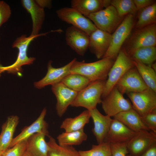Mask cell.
Instances as JSON below:
<instances>
[{"mask_svg":"<svg viewBox=\"0 0 156 156\" xmlns=\"http://www.w3.org/2000/svg\"><path fill=\"white\" fill-rule=\"evenodd\" d=\"M114 60L105 57L95 62L86 63L84 61H77L75 58L70 72L82 75L87 78L91 82L99 80H106Z\"/></svg>","mask_w":156,"mask_h":156,"instance_id":"obj_1","label":"cell"},{"mask_svg":"<svg viewBox=\"0 0 156 156\" xmlns=\"http://www.w3.org/2000/svg\"><path fill=\"white\" fill-rule=\"evenodd\" d=\"M47 33L40 34L36 36L31 35L29 37L23 35L17 38L12 45L13 48H16L18 50L16 60L14 63L10 66H3L0 65V77L1 74L5 72L8 73L21 75L23 72L22 66L31 64L36 60L34 57H29L27 56V49L29 44L36 37L45 35Z\"/></svg>","mask_w":156,"mask_h":156,"instance_id":"obj_2","label":"cell"},{"mask_svg":"<svg viewBox=\"0 0 156 156\" xmlns=\"http://www.w3.org/2000/svg\"><path fill=\"white\" fill-rule=\"evenodd\" d=\"M106 80H99L90 83L78 92L70 106L83 107L88 110L96 108L97 105L101 103Z\"/></svg>","mask_w":156,"mask_h":156,"instance_id":"obj_3","label":"cell"},{"mask_svg":"<svg viewBox=\"0 0 156 156\" xmlns=\"http://www.w3.org/2000/svg\"><path fill=\"white\" fill-rule=\"evenodd\" d=\"M134 67L132 60L125 51L120 50L108 74L101 98L105 97L124 74Z\"/></svg>","mask_w":156,"mask_h":156,"instance_id":"obj_4","label":"cell"},{"mask_svg":"<svg viewBox=\"0 0 156 156\" xmlns=\"http://www.w3.org/2000/svg\"><path fill=\"white\" fill-rule=\"evenodd\" d=\"M134 23L133 16L130 14L125 16L112 34L110 44L103 57H108L115 60L123 43L129 36Z\"/></svg>","mask_w":156,"mask_h":156,"instance_id":"obj_5","label":"cell"},{"mask_svg":"<svg viewBox=\"0 0 156 156\" xmlns=\"http://www.w3.org/2000/svg\"><path fill=\"white\" fill-rule=\"evenodd\" d=\"M86 17L92 21L97 29L110 34L114 32L123 19L111 5Z\"/></svg>","mask_w":156,"mask_h":156,"instance_id":"obj_6","label":"cell"},{"mask_svg":"<svg viewBox=\"0 0 156 156\" xmlns=\"http://www.w3.org/2000/svg\"><path fill=\"white\" fill-rule=\"evenodd\" d=\"M56 13L62 21L82 30L89 36L97 29L91 20L71 7L61 8Z\"/></svg>","mask_w":156,"mask_h":156,"instance_id":"obj_7","label":"cell"},{"mask_svg":"<svg viewBox=\"0 0 156 156\" xmlns=\"http://www.w3.org/2000/svg\"><path fill=\"white\" fill-rule=\"evenodd\" d=\"M101 103L106 115L111 117L133 109L131 103L124 97L116 87L102 99Z\"/></svg>","mask_w":156,"mask_h":156,"instance_id":"obj_8","label":"cell"},{"mask_svg":"<svg viewBox=\"0 0 156 156\" xmlns=\"http://www.w3.org/2000/svg\"><path fill=\"white\" fill-rule=\"evenodd\" d=\"M126 94L132 102L133 109L141 118L156 109V92L150 88Z\"/></svg>","mask_w":156,"mask_h":156,"instance_id":"obj_9","label":"cell"},{"mask_svg":"<svg viewBox=\"0 0 156 156\" xmlns=\"http://www.w3.org/2000/svg\"><path fill=\"white\" fill-rule=\"evenodd\" d=\"M156 25L153 24L137 29L132 35L124 50L127 53L142 47L155 46Z\"/></svg>","mask_w":156,"mask_h":156,"instance_id":"obj_10","label":"cell"},{"mask_svg":"<svg viewBox=\"0 0 156 156\" xmlns=\"http://www.w3.org/2000/svg\"><path fill=\"white\" fill-rule=\"evenodd\" d=\"M155 144L156 133L146 129L140 130L127 142L128 153L131 156H139Z\"/></svg>","mask_w":156,"mask_h":156,"instance_id":"obj_11","label":"cell"},{"mask_svg":"<svg viewBox=\"0 0 156 156\" xmlns=\"http://www.w3.org/2000/svg\"><path fill=\"white\" fill-rule=\"evenodd\" d=\"M115 87L122 94L140 92L148 88L135 66L124 74Z\"/></svg>","mask_w":156,"mask_h":156,"instance_id":"obj_12","label":"cell"},{"mask_svg":"<svg viewBox=\"0 0 156 156\" xmlns=\"http://www.w3.org/2000/svg\"><path fill=\"white\" fill-rule=\"evenodd\" d=\"M51 89L57 99L55 108L57 114L61 117L74 101L78 92L70 89L61 82L52 85Z\"/></svg>","mask_w":156,"mask_h":156,"instance_id":"obj_13","label":"cell"},{"mask_svg":"<svg viewBox=\"0 0 156 156\" xmlns=\"http://www.w3.org/2000/svg\"><path fill=\"white\" fill-rule=\"evenodd\" d=\"M66 44L77 54L83 56L88 48L89 36L82 30L71 26L65 32Z\"/></svg>","mask_w":156,"mask_h":156,"instance_id":"obj_14","label":"cell"},{"mask_svg":"<svg viewBox=\"0 0 156 156\" xmlns=\"http://www.w3.org/2000/svg\"><path fill=\"white\" fill-rule=\"evenodd\" d=\"M74 59L65 65L59 68L53 67L51 65L52 62L49 61L48 63L46 75L40 80L34 82V86L37 89H41L47 86H52L61 82L64 78L70 73V68Z\"/></svg>","mask_w":156,"mask_h":156,"instance_id":"obj_15","label":"cell"},{"mask_svg":"<svg viewBox=\"0 0 156 156\" xmlns=\"http://www.w3.org/2000/svg\"><path fill=\"white\" fill-rule=\"evenodd\" d=\"M89 36L88 48L97 58H103L110 44L112 34L97 29Z\"/></svg>","mask_w":156,"mask_h":156,"instance_id":"obj_16","label":"cell"},{"mask_svg":"<svg viewBox=\"0 0 156 156\" xmlns=\"http://www.w3.org/2000/svg\"><path fill=\"white\" fill-rule=\"evenodd\" d=\"M94 123L92 132L98 144L104 142L112 120L111 117L101 114L96 108L89 110Z\"/></svg>","mask_w":156,"mask_h":156,"instance_id":"obj_17","label":"cell"},{"mask_svg":"<svg viewBox=\"0 0 156 156\" xmlns=\"http://www.w3.org/2000/svg\"><path fill=\"white\" fill-rule=\"evenodd\" d=\"M135 133L120 121L113 118L104 142L109 143H127Z\"/></svg>","mask_w":156,"mask_h":156,"instance_id":"obj_18","label":"cell"},{"mask_svg":"<svg viewBox=\"0 0 156 156\" xmlns=\"http://www.w3.org/2000/svg\"><path fill=\"white\" fill-rule=\"evenodd\" d=\"M47 109L44 108L38 118L31 125L24 128L21 133L13 138L10 148L16 144L27 139L34 134L48 131V124L44 120Z\"/></svg>","mask_w":156,"mask_h":156,"instance_id":"obj_19","label":"cell"},{"mask_svg":"<svg viewBox=\"0 0 156 156\" xmlns=\"http://www.w3.org/2000/svg\"><path fill=\"white\" fill-rule=\"evenodd\" d=\"M21 2L23 6L30 14L31 16L33 25L31 35H38L45 18L44 8L36 0H22Z\"/></svg>","mask_w":156,"mask_h":156,"instance_id":"obj_20","label":"cell"},{"mask_svg":"<svg viewBox=\"0 0 156 156\" xmlns=\"http://www.w3.org/2000/svg\"><path fill=\"white\" fill-rule=\"evenodd\" d=\"M48 131L34 134L27 140L26 151L32 156H48L49 146L45 140Z\"/></svg>","mask_w":156,"mask_h":156,"instance_id":"obj_21","label":"cell"},{"mask_svg":"<svg viewBox=\"0 0 156 156\" xmlns=\"http://www.w3.org/2000/svg\"><path fill=\"white\" fill-rule=\"evenodd\" d=\"M111 0H72L71 7L76 10L86 17L110 5Z\"/></svg>","mask_w":156,"mask_h":156,"instance_id":"obj_22","label":"cell"},{"mask_svg":"<svg viewBox=\"0 0 156 156\" xmlns=\"http://www.w3.org/2000/svg\"><path fill=\"white\" fill-rule=\"evenodd\" d=\"M19 122L16 115L8 116L1 127L0 134V150L3 152L9 148L13 136Z\"/></svg>","mask_w":156,"mask_h":156,"instance_id":"obj_23","label":"cell"},{"mask_svg":"<svg viewBox=\"0 0 156 156\" xmlns=\"http://www.w3.org/2000/svg\"><path fill=\"white\" fill-rule=\"evenodd\" d=\"M113 118L134 132L142 129L150 131L144 124L140 116L133 109L120 112L114 116Z\"/></svg>","mask_w":156,"mask_h":156,"instance_id":"obj_24","label":"cell"},{"mask_svg":"<svg viewBox=\"0 0 156 156\" xmlns=\"http://www.w3.org/2000/svg\"><path fill=\"white\" fill-rule=\"evenodd\" d=\"M91 118L89 110H84L78 116L74 118H67L62 122L60 128L65 132H71L83 129L88 123Z\"/></svg>","mask_w":156,"mask_h":156,"instance_id":"obj_25","label":"cell"},{"mask_svg":"<svg viewBox=\"0 0 156 156\" xmlns=\"http://www.w3.org/2000/svg\"><path fill=\"white\" fill-rule=\"evenodd\" d=\"M127 54L132 60H137L151 67L156 59V48L155 46L142 47Z\"/></svg>","mask_w":156,"mask_h":156,"instance_id":"obj_26","label":"cell"},{"mask_svg":"<svg viewBox=\"0 0 156 156\" xmlns=\"http://www.w3.org/2000/svg\"><path fill=\"white\" fill-rule=\"evenodd\" d=\"M83 129L73 131L63 132L57 137L58 144L62 146H73L81 144L87 139Z\"/></svg>","mask_w":156,"mask_h":156,"instance_id":"obj_27","label":"cell"},{"mask_svg":"<svg viewBox=\"0 0 156 156\" xmlns=\"http://www.w3.org/2000/svg\"><path fill=\"white\" fill-rule=\"evenodd\" d=\"M143 81L150 89L156 92V73L151 67L144 64L137 60H132Z\"/></svg>","mask_w":156,"mask_h":156,"instance_id":"obj_28","label":"cell"},{"mask_svg":"<svg viewBox=\"0 0 156 156\" xmlns=\"http://www.w3.org/2000/svg\"><path fill=\"white\" fill-rule=\"evenodd\" d=\"M48 156H80L78 151L73 146L59 145L52 136L48 135Z\"/></svg>","mask_w":156,"mask_h":156,"instance_id":"obj_29","label":"cell"},{"mask_svg":"<svg viewBox=\"0 0 156 156\" xmlns=\"http://www.w3.org/2000/svg\"><path fill=\"white\" fill-rule=\"evenodd\" d=\"M138 20L135 25L137 29L156 23V3L155 2L152 5L140 10Z\"/></svg>","mask_w":156,"mask_h":156,"instance_id":"obj_30","label":"cell"},{"mask_svg":"<svg viewBox=\"0 0 156 156\" xmlns=\"http://www.w3.org/2000/svg\"><path fill=\"white\" fill-rule=\"evenodd\" d=\"M61 82L70 89L79 92L91 83L85 76L77 73H70L62 80Z\"/></svg>","mask_w":156,"mask_h":156,"instance_id":"obj_31","label":"cell"},{"mask_svg":"<svg viewBox=\"0 0 156 156\" xmlns=\"http://www.w3.org/2000/svg\"><path fill=\"white\" fill-rule=\"evenodd\" d=\"M110 5L114 7L119 16L122 18L130 14L134 16L138 11L133 0H111Z\"/></svg>","mask_w":156,"mask_h":156,"instance_id":"obj_32","label":"cell"},{"mask_svg":"<svg viewBox=\"0 0 156 156\" xmlns=\"http://www.w3.org/2000/svg\"><path fill=\"white\" fill-rule=\"evenodd\" d=\"M80 156H111L110 143L104 142L93 145L91 149L86 151H78Z\"/></svg>","mask_w":156,"mask_h":156,"instance_id":"obj_33","label":"cell"},{"mask_svg":"<svg viewBox=\"0 0 156 156\" xmlns=\"http://www.w3.org/2000/svg\"><path fill=\"white\" fill-rule=\"evenodd\" d=\"M27 140L22 141L8 148L2 156H22L27 150Z\"/></svg>","mask_w":156,"mask_h":156,"instance_id":"obj_34","label":"cell"},{"mask_svg":"<svg viewBox=\"0 0 156 156\" xmlns=\"http://www.w3.org/2000/svg\"><path fill=\"white\" fill-rule=\"evenodd\" d=\"M141 118L144 124L148 129L156 133V109Z\"/></svg>","mask_w":156,"mask_h":156,"instance_id":"obj_35","label":"cell"},{"mask_svg":"<svg viewBox=\"0 0 156 156\" xmlns=\"http://www.w3.org/2000/svg\"><path fill=\"white\" fill-rule=\"evenodd\" d=\"M127 143H110L111 156H126L128 153Z\"/></svg>","mask_w":156,"mask_h":156,"instance_id":"obj_36","label":"cell"},{"mask_svg":"<svg viewBox=\"0 0 156 156\" xmlns=\"http://www.w3.org/2000/svg\"><path fill=\"white\" fill-rule=\"evenodd\" d=\"M11 14L9 5L3 1H0V27L6 22Z\"/></svg>","mask_w":156,"mask_h":156,"instance_id":"obj_37","label":"cell"},{"mask_svg":"<svg viewBox=\"0 0 156 156\" xmlns=\"http://www.w3.org/2000/svg\"><path fill=\"white\" fill-rule=\"evenodd\" d=\"M133 1L138 11L147 7L155 2L154 0H133Z\"/></svg>","mask_w":156,"mask_h":156,"instance_id":"obj_38","label":"cell"},{"mask_svg":"<svg viewBox=\"0 0 156 156\" xmlns=\"http://www.w3.org/2000/svg\"><path fill=\"white\" fill-rule=\"evenodd\" d=\"M139 156H156V144L149 148Z\"/></svg>","mask_w":156,"mask_h":156,"instance_id":"obj_39","label":"cell"},{"mask_svg":"<svg viewBox=\"0 0 156 156\" xmlns=\"http://www.w3.org/2000/svg\"><path fill=\"white\" fill-rule=\"evenodd\" d=\"M37 3L42 8H49L51 5V1L50 0H36Z\"/></svg>","mask_w":156,"mask_h":156,"instance_id":"obj_40","label":"cell"},{"mask_svg":"<svg viewBox=\"0 0 156 156\" xmlns=\"http://www.w3.org/2000/svg\"><path fill=\"white\" fill-rule=\"evenodd\" d=\"M22 156H32L31 154L27 151L25 152Z\"/></svg>","mask_w":156,"mask_h":156,"instance_id":"obj_41","label":"cell"},{"mask_svg":"<svg viewBox=\"0 0 156 156\" xmlns=\"http://www.w3.org/2000/svg\"><path fill=\"white\" fill-rule=\"evenodd\" d=\"M151 67L155 71L156 70V63H153L151 65Z\"/></svg>","mask_w":156,"mask_h":156,"instance_id":"obj_42","label":"cell"},{"mask_svg":"<svg viewBox=\"0 0 156 156\" xmlns=\"http://www.w3.org/2000/svg\"><path fill=\"white\" fill-rule=\"evenodd\" d=\"M3 152L0 150V156H2V155Z\"/></svg>","mask_w":156,"mask_h":156,"instance_id":"obj_43","label":"cell"},{"mask_svg":"<svg viewBox=\"0 0 156 156\" xmlns=\"http://www.w3.org/2000/svg\"><path fill=\"white\" fill-rule=\"evenodd\" d=\"M126 156H131L130 155H129V154H127Z\"/></svg>","mask_w":156,"mask_h":156,"instance_id":"obj_44","label":"cell"},{"mask_svg":"<svg viewBox=\"0 0 156 156\" xmlns=\"http://www.w3.org/2000/svg\"></svg>","mask_w":156,"mask_h":156,"instance_id":"obj_45","label":"cell"}]
</instances>
